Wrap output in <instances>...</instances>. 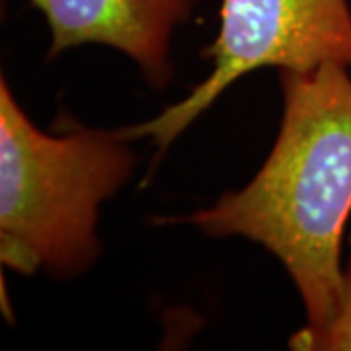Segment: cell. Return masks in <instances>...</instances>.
<instances>
[{
  "label": "cell",
  "instance_id": "cell-1",
  "mask_svg": "<svg viewBox=\"0 0 351 351\" xmlns=\"http://www.w3.org/2000/svg\"><path fill=\"white\" fill-rule=\"evenodd\" d=\"M350 71L338 63L279 71L283 117L258 174L211 207L162 221L262 244L293 279L311 330L326 326L341 293V239L351 215Z\"/></svg>",
  "mask_w": 351,
  "mask_h": 351
},
{
  "label": "cell",
  "instance_id": "cell-2",
  "mask_svg": "<svg viewBox=\"0 0 351 351\" xmlns=\"http://www.w3.org/2000/svg\"><path fill=\"white\" fill-rule=\"evenodd\" d=\"M135 168L129 141L66 119L34 125L0 80V262L22 276H80L98 260V211Z\"/></svg>",
  "mask_w": 351,
  "mask_h": 351
},
{
  "label": "cell",
  "instance_id": "cell-3",
  "mask_svg": "<svg viewBox=\"0 0 351 351\" xmlns=\"http://www.w3.org/2000/svg\"><path fill=\"white\" fill-rule=\"evenodd\" d=\"M213 69L184 100L137 125H125V141L151 138L164 151L219 96L258 69L308 73L320 64L351 69V6L348 0H223L221 27L203 51Z\"/></svg>",
  "mask_w": 351,
  "mask_h": 351
},
{
  "label": "cell",
  "instance_id": "cell-4",
  "mask_svg": "<svg viewBox=\"0 0 351 351\" xmlns=\"http://www.w3.org/2000/svg\"><path fill=\"white\" fill-rule=\"evenodd\" d=\"M45 16L49 59L80 45H106L125 53L152 88L174 75L170 43L199 0H27Z\"/></svg>",
  "mask_w": 351,
  "mask_h": 351
},
{
  "label": "cell",
  "instance_id": "cell-5",
  "mask_svg": "<svg viewBox=\"0 0 351 351\" xmlns=\"http://www.w3.org/2000/svg\"><path fill=\"white\" fill-rule=\"evenodd\" d=\"M348 258L341 274V293L336 311L326 326L302 328L289 338V348L299 351H351V234Z\"/></svg>",
  "mask_w": 351,
  "mask_h": 351
}]
</instances>
